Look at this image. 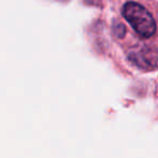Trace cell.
Returning a JSON list of instances; mask_svg holds the SVG:
<instances>
[{
    "label": "cell",
    "mask_w": 158,
    "mask_h": 158,
    "mask_svg": "<svg viewBox=\"0 0 158 158\" xmlns=\"http://www.w3.org/2000/svg\"><path fill=\"white\" fill-rule=\"evenodd\" d=\"M133 64L142 69H154L158 67V51L154 48L143 46L137 52L130 54Z\"/></svg>",
    "instance_id": "cell-2"
},
{
    "label": "cell",
    "mask_w": 158,
    "mask_h": 158,
    "mask_svg": "<svg viewBox=\"0 0 158 158\" xmlns=\"http://www.w3.org/2000/svg\"><path fill=\"white\" fill-rule=\"evenodd\" d=\"M123 16L135 32L143 38H151L156 31V22L141 4L128 1L123 6Z\"/></svg>",
    "instance_id": "cell-1"
}]
</instances>
